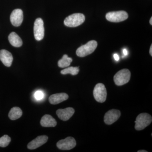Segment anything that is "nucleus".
I'll use <instances>...</instances> for the list:
<instances>
[{
    "label": "nucleus",
    "mask_w": 152,
    "mask_h": 152,
    "mask_svg": "<svg viewBox=\"0 0 152 152\" xmlns=\"http://www.w3.org/2000/svg\"><path fill=\"white\" fill-rule=\"evenodd\" d=\"M45 97V94L42 91L38 90L36 91L34 94V97L37 101H41Z\"/></svg>",
    "instance_id": "412c9836"
},
{
    "label": "nucleus",
    "mask_w": 152,
    "mask_h": 152,
    "mask_svg": "<svg viewBox=\"0 0 152 152\" xmlns=\"http://www.w3.org/2000/svg\"><path fill=\"white\" fill-rule=\"evenodd\" d=\"M11 141L10 137L7 135L3 136L0 138V147L5 148L7 146Z\"/></svg>",
    "instance_id": "aec40b11"
},
{
    "label": "nucleus",
    "mask_w": 152,
    "mask_h": 152,
    "mask_svg": "<svg viewBox=\"0 0 152 152\" xmlns=\"http://www.w3.org/2000/svg\"><path fill=\"white\" fill-rule=\"evenodd\" d=\"M106 18L109 21L119 23L127 19L128 15L126 12L124 11L110 12L107 14Z\"/></svg>",
    "instance_id": "39448f33"
},
{
    "label": "nucleus",
    "mask_w": 152,
    "mask_h": 152,
    "mask_svg": "<svg viewBox=\"0 0 152 152\" xmlns=\"http://www.w3.org/2000/svg\"><path fill=\"white\" fill-rule=\"evenodd\" d=\"M48 136L46 135L38 136L35 139L28 144V148L31 150L37 148L46 143L48 141Z\"/></svg>",
    "instance_id": "9b49d317"
},
{
    "label": "nucleus",
    "mask_w": 152,
    "mask_h": 152,
    "mask_svg": "<svg viewBox=\"0 0 152 152\" xmlns=\"http://www.w3.org/2000/svg\"><path fill=\"white\" fill-rule=\"evenodd\" d=\"M94 97L96 100L100 103L104 102L107 98V90L104 85L98 83L95 86L94 90Z\"/></svg>",
    "instance_id": "423d86ee"
},
{
    "label": "nucleus",
    "mask_w": 152,
    "mask_h": 152,
    "mask_svg": "<svg viewBox=\"0 0 152 152\" xmlns=\"http://www.w3.org/2000/svg\"><path fill=\"white\" fill-rule=\"evenodd\" d=\"M85 20V17L83 14L76 13L69 16L65 19L64 23L69 27H76L83 24Z\"/></svg>",
    "instance_id": "f257e3e1"
},
{
    "label": "nucleus",
    "mask_w": 152,
    "mask_h": 152,
    "mask_svg": "<svg viewBox=\"0 0 152 152\" xmlns=\"http://www.w3.org/2000/svg\"><path fill=\"white\" fill-rule=\"evenodd\" d=\"M97 47V42L96 41H89L86 45L77 49L76 54L78 56L84 57L91 54L94 51Z\"/></svg>",
    "instance_id": "7ed1b4c3"
},
{
    "label": "nucleus",
    "mask_w": 152,
    "mask_h": 152,
    "mask_svg": "<svg viewBox=\"0 0 152 152\" xmlns=\"http://www.w3.org/2000/svg\"><path fill=\"white\" fill-rule=\"evenodd\" d=\"M150 24H151V25H152V17H151V19H150Z\"/></svg>",
    "instance_id": "a878e982"
},
{
    "label": "nucleus",
    "mask_w": 152,
    "mask_h": 152,
    "mask_svg": "<svg viewBox=\"0 0 152 152\" xmlns=\"http://www.w3.org/2000/svg\"><path fill=\"white\" fill-rule=\"evenodd\" d=\"M13 58L12 54L8 51L5 50H0V60L3 64L7 67L12 65Z\"/></svg>",
    "instance_id": "ddd939ff"
},
{
    "label": "nucleus",
    "mask_w": 152,
    "mask_h": 152,
    "mask_svg": "<svg viewBox=\"0 0 152 152\" xmlns=\"http://www.w3.org/2000/svg\"><path fill=\"white\" fill-rule=\"evenodd\" d=\"M23 114L22 110L18 107H14L11 109L9 113V117L11 120H16L20 118Z\"/></svg>",
    "instance_id": "f3484780"
},
{
    "label": "nucleus",
    "mask_w": 152,
    "mask_h": 152,
    "mask_svg": "<svg viewBox=\"0 0 152 152\" xmlns=\"http://www.w3.org/2000/svg\"><path fill=\"white\" fill-rule=\"evenodd\" d=\"M72 61V59L68 56L67 55H64L62 58L58 62V66L61 68H65L70 65Z\"/></svg>",
    "instance_id": "a211bd4d"
},
{
    "label": "nucleus",
    "mask_w": 152,
    "mask_h": 152,
    "mask_svg": "<svg viewBox=\"0 0 152 152\" xmlns=\"http://www.w3.org/2000/svg\"><path fill=\"white\" fill-rule=\"evenodd\" d=\"M69 98V96L66 93H59L51 95L49 97L50 103L52 104H57L66 100Z\"/></svg>",
    "instance_id": "4468645a"
},
{
    "label": "nucleus",
    "mask_w": 152,
    "mask_h": 152,
    "mask_svg": "<svg viewBox=\"0 0 152 152\" xmlns=\"http://www.w3.org/2000/svg\"><path fill=\"white\" fill-rule=\"evenodd\" d=\"M76 145L75 139L69 137L64 140H61L57 142V146L62 150H69L74 148Z\"/></svg>",
    "instance_id": "6e6552de"
},
{
    "label": "nucleus",
    "mask_w": 152,
    "mask_h": 152,
    "mask_svg": "<svg viewBox=\"0 0 152 152\" xmlns=\"http://www.w3.org/2000/svg\"><path fill=\"white\" fill-rule=\"evenodd\" d=\"M151 116L146 113H142L136 118L135 128L137 130L140 131L144 129L152 122Z\"/></svg>",
    "instance_id": "f03ea898"
},
{
    "label": "nucleus",
    "mask_w": 152,
    "mask_h": 152,
    "mask_svg": "<svg viewBox=\"0 0 152 152\" xmlns=\"http://www.w3.org/2000/svg\"><path fill=\"white\" fill-rule=\"evenodd\" d=\"M121 116V112L117 110H110L105 115L104 121L106 124L111 125L118 119Z\"/></svg>",
    "instance_id": "1a4fd4ad"
},
{
    "label": "nucleus",
    "mask_w": 152,
    "mask_h": 152,
    "mask_svg": "<svg viewBox=\"0 0 152 152\" xmlns=\"http://www.w3.org/2000/svg\"><path fill=\"white\" fill-rule=\"evenodd\" d=\"M131 72L128 69H123L118 72L114 77L115 84L118 86H121L129 81Z\"/></svg>",
    "instance_id": "20e7f679"
},
{
    "label": "nucleus",
    "mask_w": 152,
    "mask_h": 152,
    "mask_svg": "<svg viewBox=\"0 0 152 152\" xmlns=\"http://www.w3.org/2000/svg\"><path fill=\"white\" fill-rule=\"evenodd\" d=\"M123 54L124 56H126L128 55V51L126 49H124L123 50Z\"/></svg>",
    "instance_id": "5701e85b"
},
{
    "label": "nucleus",
    "mask_w": 152,
    "mask_h": 152,
    "mask_svg": "<svg viewBox=\"0 0 152 152\" xmlns=\"http://www.w3.org/2000/svg\"><path fill=\"white\" fill-rule=\"evenodd\" d=\"M40 124L45 127H54L56 126L57 122L52 116L45 115L41 119Z\"/></svg>",
    "instance_id": "2eb2a0df"
},
{
    "label": "nucleus",
    "mask_w": 152,
    "mask_h": 152,
    "mask_svg": "<svg viewBox=\"0 0 152 152\" xmlns=\"http://www.w3.org/2000/svg\"><path fill=\"white\" fill-rule=\"evenodd\" d=\"M150 54L151 56H152V45H151V48L150 49Z\"/></svg>",
    "instance_id": "b1692460"
},
{
    "label": "nucleus",
    "mask_w": 152,
    "mask_h": 152,
    "mask_svg": "<svg viewBox=\"0 0 152 152\" xmlns=\"http://www.w3.org/2000/svg\"><path fill=\"white\" fill-rule=\"evenodd\" d=\"M23 20V14L20 9L14 10L10 16V21L12 24L15 27L19 26L21 25Z\"/></svg>",
    "instance_id": "9d476101"
},
{
    "label": "nucleus",
    "mask_w": 152,
    "mask_h": 152,
    "mask_svg": "<svg viewBox=\"0 0 152 152\" xmlns=\"http://www.w3.org/2000/svg\"><path fill=\"white\" fill-rule=\"evenodd\" d=\"M8 39L10 43L13 46L19 48L21 46L23 45V42L21 39L16 33L14 32L11 33L9 35Z\"/></svg>",
    "instance_id": "dca6fc26"
},
{
    "label": "nucleus",
    "mask_w": 152,
    "mask_h": 152,
    "mask_svg": "<svg viewBox=\"0 0 152 152\" xmlns=\"http://www.w3.org/2000/svg\"><path fill=\"white\" fill-rule=\"evenodd\" d=\"M113 57L115 60L116 61H119V56L117 54H114L113 55Z\"/></svg>",
    "instance_id": "4be33fe9"
},
{
    "label": "nucleus",
    "mask_w": 152,
    "mask_h": 152,
    "mask_svg": "<svg viewBox=\"0 0 152 152\" xmlns=\"http://www.w3.org/2000/svg\"><path fill=\"white\" fill-rule=\"evenodd\" d=\"M75 110L72 107L57 110L56 114L58 117L63 121H66L72 116L75 113Z\"/></svg>",
    "instance_id": "f8f14e48"
},
{
    "label": "nucleus",
    "mask_w": 152,
    "mask_h": 152,
    "mask_svg": "<svg viewBox=\"0 0 152 152\" xmlns=\"http://www.w3.org/2000/svg\"><path fill=\"white\" fill-rule=\"evenodd\" d=\"M148 152L146 151L145 150H140V151H138V152Z\"/></svg>",
    "instance_id": "393cba45"
},
{
    "label": "nucleus",
    "mask_w": 152,
    "mask_h": 152,
    "mask_svg": "<svg viewBox=\"0 0 152 152\" xmlns=\"http://www.w3.org/2000/svg\"><path fill=\"white\" fill-rule=\"evenodd\" d=\"M34 35L37 41L42 40L45 35V28L42 19L38 18L36 19L34 25Z\"/></svg>",
    "instance_id": "0eeeda50"
},
{
    "label": "nucleus",
    "mask_w": 152,
    "mask_h": 152,
    "mask_svg": "<svg viewBox=\"0 0 152 152\" xmlns=\"http://www.w3.org/2000/svg\"><path fill=\"white\" fill-rule=\"evenodd\" d=\"M80 69L78 67H69L64 69L61 71V74L62 75L71 74L72 75H76L78 74Z\"/></svg>",
    "instance_id": "6ab92c4d"
}]
</instances>
